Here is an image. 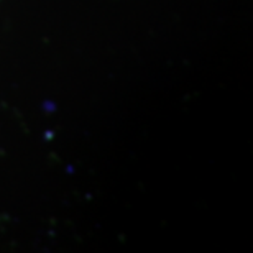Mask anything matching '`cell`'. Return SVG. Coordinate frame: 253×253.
Here are the masks:
<instances>
[]
</instances>
